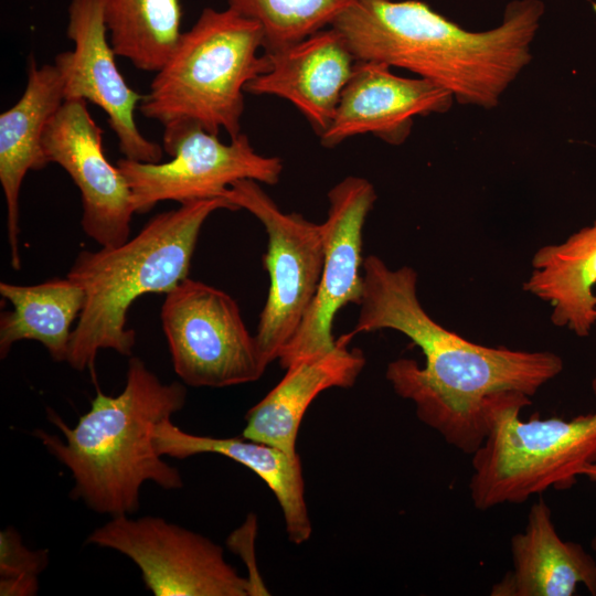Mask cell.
I'll return each mask as SVG.
<instances>
[{"label": "cell", "instance_id": "1", "mask_svg": "<svg viewBox=\"0 0 596 596\" xmlns=\"http://www.w3.org/2000/svg\"><path fill=\"white\" fill-rule=\"evenodd\" d=\"M363 296L353 329L337 341L391 329L406 336L425 356L400 358L387 364L385 377L394 392L414 403L418 419L451 446L472 455L490 428V412L504 392L529 397L564 368L551 351L487 347L466 340L436 322L417 296V273L392 269L376 255L363 260Z\"/></svg>", "mask_w": 596, "mask_h": 596}, {"label": "cell", "instance_id": "2", "mask_svg": "<svg viewBox=\"0 0 596 596\" xmlns=\"http://www.w3.org/2000/svg\"><path fill=\"white\" fill-rule=\"evenodd\" d=\"M544 10L540 0H514L498 26L475 32L419 0H356L331 26L356 60L407 70L461 105L491 109L530 64Z\"/></svg>", "mask_w": 596, "mask_h": 596}, {"label": "cell", "instance_id": "3", "mask_svg": "<svg viewBox=\"0 0 596 596\" xmlns=\"http://www.w3.org/2000/svg\"><path fill=\"white\" fill-rule=\"evenodd\" d=\"M185 397L183 384H163L140 358L132 356L124 390L113 396L97 389L89 411L75 427L47 408V419L64 439L43 429L33 435L70 469L74 500L99 514L130 515L139 509L146 481L167 490L183 487L180 472L157 453L152 429L179 412Z\"/></svg>", "mask_w": 596, "mask_h": 596}, {"label": "cell", "instance_id": "4", "mask_svg": "<svg viewBox=\"0 0 596 596\" xmlns=\"http://www.w3.org/2000/svg\"><path fill=\"white\" fill-rule=\"evenodd\" d=\"M217 210L238 209L224 198L180 203L120 245L78 253L67 274L85 295L66 360L74 370H89L95 377L102 349L131 355L136 332L127 328L129 308L140 296L168 294L188 278L201 228Z\"/></svg>", "mask_w": 596, "mask_h": 596}, {"label": "cell", "instance_id": "5", "mask_svg": "<svg viewBox=\"0 0 596 596\" xmlns=\"http://www.w3.org/2000/svg\"><path fill=\"white\" fill-rule=\"evenodd\" d=\"M262 26L232 8H205L156 72L140 113L164 129L241 134L245 86L268 68Z\"/></svg>", "mask_w": 596, "mask_h": 596}, {"label": "cell", "instance_id": "6", "mask_svg": "<svg viewBox=\"0 0 596 596\" xmlns=\"http://www.w3.org/2000/svg\"><path fill=\"white\" fill-rule=\"evenodd\" d=\"M596 396V376L592 382ZM531 397L504 392L490 412V428L472 454L469 493L478 510L522 504L549 489L572 488L596 462V412L571 419L520 417Z\"/></svg>", "mask_w": 596, "mask_h": 596}, {"label": "cell", "instance_id": "7", "mask_svg": "<svg viewBox=\"0 0 596 596\" xmlns=\"http://www.w3.org/2000/svg\"><path fill=\"white\" fill-rule=\"evenodd\" d=\"M160 318L174 372L187 385L225 387L263 375L256 338L225 291L188 277L166 294Z\"/></svg>", "mask_w": 596, "mask_h": 596}, {"label": "cell", "instance_id": "8", "mask_svg": "<svg viewBox=\"0 0 596 596\" xmlns=\"http://www.w3.org/2000/svg\"><path fill=\"white\" fill-rule=\"evenodd\" d=\"M223 198L253 214L267 233L263 263L269 288L255 338L268 365L295 336L317 292L324 259L322 224L283 212L255 180L234 182Z\"/></svg>", "mask_w": 596, "mask_h": 596}, {"label": "cell", "instance_id": "9", "mask_svg": "<svg viewBox=\"0 0 596 596\" xmlns=\"http://www.w3.org/2000/svg\"><path fill=\"white\" fill-rule=\"evenodd\" d=\"M163 150L172 157L168 162L123 158L116 163L131 189L136 213L149 212L161 201L223 198L231 184L244 179L274 185L284 169L279 157L259 155L242 132L224 143L199 126L164 129Z\"/></svg>", "mask_w": 596, "mask_h": 596}, {"label": "cell", "instance_id": "10", "mask_svg": "<svg viewBox=\"0 0 596 596\" xmlns=\"http://www.w3.org/2000/svg\"><path fill=\"white\" fill-rule=\"evenodd\" d=\"M86 543L115 550L140 570L156 596H247L260 594L251 578L227 563L210 539L158 517H113Z\"/></svg>", "mask_w": 596, "mask_h": 596}, {"label": "cell", "instance_id": "11", "mask_svg": "<svg viewBox=\"0 0 596 596\" xmlns=\"http://www.w3.org/2000/svg\"><path fill=\"white\" fill-rule=\"evenodd\" d=\"M376 198L373 184L354 175L344 178L328 192L321 276L299 329L278 358L284 369L333 350L337 312L348 304L360 305L364 287L363 226Z\"/></svg>", "mask_w": 596, "mask_h": 596}, {"label": "cell", "instance_id": "12", "mask_svg": "<svg viewBox=\"0 0 596 596\" xmlns=\"http://www.w3.org/2000/svg\"><path fill=\"white\" fill-rule=\"evenodd\" d=\"M66 35L74 49L54 58L63 79L65 100L83 99L100 107L125 158L160 162L162 147L147 139L135 121V110L143 95L132 89L118 70L103 0H71Z\"/></svg>", "mask_w": 596, "mask_h": 596}, {"label": "cell", "instance_id": "13", "mask_svg": "<svg viewBox=\"0 0 596 596\" xmlns=\"http://www.w3.org/2000/svg\"><path fill=\"white\" fill-rule=\"evenodd\" d=\"M103 129L91 116L87 102L64 100L45 128L42 146L49 163L72 178L82 198V228L103 246L130 238L136 213L131 189L117 164L106 158Z\"/></svg>", "mask_w": 596, "mask_h": 596}, {"label": "cell", "instance_id": "14", "mask_svg": "<svg viewBox=\"0 0 596 596\" xmlns=\"http://www.w3.org/2000/svg\"><path fill=\"white\" fill-rule=\"evenodd\" d=\"M454 102L448 91L428 79L398 76L385 63L358 60L320 143L333 148L348 138L371 134L400 146L409 137L416 117L446 113Z\"/></svg>", "mask_w": 596, "mask_h": 596}, {"label": "cell", "instance_id": "15", "mask_svg": "<svg viewBox=\"0 0 596 596\" xmlns=\"http://www.w3.org/2000/svg\"><path fill=\"white\" fill-rule=\"evenodd\" d=\"M264 53L268 68L246 84L245 93L290 102L320 137L358 61L342 33L328 26L288 47Z\"/></svg>", "mask_w": 596, "mask_h": 596}, {"label": "cell", "instance_id": "16", "mask_svg": "<svg viewBox=\"0 0 596 596\" xmlns=\"http://www.w3.org/2000/svg\"><path fill=\"white\" fill-rule=\"evenodd\" d=\"M63 79L54 64L39 66L31 54L28 82L18 102L0 115V182L7 206L11 265L21 268L19 199L30 170L47 163L42 139L46 126L64 103Z\"/></svg>", "mask_w": 596, "mask_h": 596}, {"label": "cell", "instance_id": "17", "mask_svg": "<svg viewBox=\"0 0 596 596\" xmlns=\"http://www.w3.org/2000/svg\"><path fill=\"white\" fill-rule=\"evenodd\" d=\"M510 552L512 568L492 585L491 596H572L579 585L596 595L594 556L560 536L543 499L531 505Z\"/></svg>", "mask_w": 596, "mask_h": 596}, {"label": "cell", "instance_id": "18", "mask_svg": "<svg viewBox=\"0 0 596 596\" xmlns=\"http://www.w3.org/2000/svg\"><path fill=\"white\" fill-rule=\"evenodd\" d=\"M365 365L358 349L337 341L326 354L297 362L246 414L242 437L298 455L297 437L311 402L331 387H351Z\"/></svg>", "mask_w": 596, "mask_h": 596}, {"label": "cell", "instance_id": "19", "mask_svg": "<svg viewBox=\"0 0 596 596\" xmlns=\"http://www.w3.org/2000/svg\"><path fill=\"white\" fill-rule=\"evenodd\" d=\"M152 438L160 456L185 459L199 454H219L248 468L276 497L284 514L288 539L301 544L310 538L312 526L305 500L299 455H289L279 448L244 437L192 435L177 427L171 418L155 425Z\"/></svg>", "mask_w": 596, "mask_h": 596}, {"label": "cell", "instance_id": "20", "mask_svg": "<svg viewBox=\"0 0 596 596\" xmlns=\"http://www.w3.org/2000/svg\"><path fill=\"white\" fill-rule=\"evenodd\" d=\"M523 290L551 306V321L577 337L596 323V220L564 242L540 247Z\"/></svg>", "mask_w": 596, "mask_h": 596}, {"label": "cell", "instance_id": "21", "mask_svg": "<svg viewBox=\"0 0 596 596\" xmlns=\"http://www.w3.org/2000/svg\"><path fill=\"white\" fill-rule=\"evenodd\" d=\"M0 294L12 306L0 316L1 359L18 341L34 340L54 361L66 362L72 326L85 301L83 288L66 276L32 286L1 281Z\"/></svg>", "mask_w": 596, "mask_h": 596}, {"label": "cell", "instance_id": "22", "mask_svg": "<svg viewBox=\"0 0 596 596\" xmlns=\"http://www.w3.org/2000/svg\"><path fill=\"white\" fill-rule=\"evenodd\" d=\"M103 6L115 54L138 70L159 71L182 34L180 0H103Z\"/></svg>", "mask_w": 596, "mask_h": 596}, {"label": "cell", "instance_id": "23", "mask_svg": "<svg viewBox=\"0 0 596 596\" xmlns=\"http://www.w3.org/2000/svg\"><path fill=\"white\" fill-rule=\"evenodd\" d=\"M356 0H227L255 20L264 33V52H276L331 26Z\"/></svg>", "mask_w": 596, "mask_h": 596}, {"label": "cell", "instance_id": "24", "mask_svg": "<svg viewBox=\"0 0 596 596\" xmlns=\"http://www.w3.org/2000/svg\"><path fill=\"white\" fill-rule=\"evenodd\" d=\"M49 564V550L28 549L13 528L0 532V595L31 596L39 589V575Z\"/></svg>", "mask_w": 596, "mask_h": 596}, {"label": "cell", "instance_id": "25", "mask_svg": "<svg viewBox=\"0 0 596 596\" xmlns=\"http://www.w3.org/2000/svg\"><path fill=\"white\" fill-rule=\"evenodd\" d=\"M579 477H585L590 482L596 485V462L587 465L582 469Z\"/></svg>", "mask_w": 596, "mask_h": 596}, {"label": "cell", "instance_id": "26", "mask_svg": "<svg viewBox=\"0 0 596 596\" xmlns=\"http://www.w3.org/2000/svg\"><path fill=\"white\" fill-rule=\"evenodd\" d=\"M592 549L594 551V560H595V564H596V535L594 536V539L592 541Z\"/></svg>", "mask_w": 596, "mask_h": 596}, {"label": "cell", "instance_id": "27", "mask_svg": "<svg viewBox=\"0 0 596 596\" xmlns=\"http://www.w3.org/2000/svg\"><path fill=\"white\" fill-rule=\"evenodd\" d=\"M594 10H595V12H596V4H594Z\"/></svg>", "mask_w": 596, "mask_h": 596}, {"label": "cell", "instance_id": "28", "mask_svg": "<svg viewBox=\"0 0 596 596\" xmlns=\"http://www.w3.org/2000/svg\"><path fill=\"white\" fill-rule=\"evenodd\" d=\"M595 302H596V294H595Z\"/></svg>", "mask_w": 596, "mask_h": 596}]
</instances>
